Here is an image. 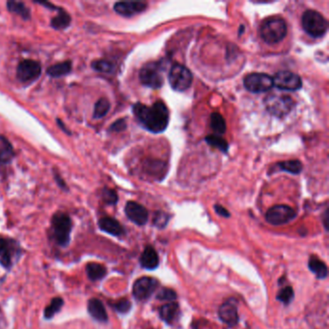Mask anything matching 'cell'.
Returning a JSON list of instances; mask_svg holds the SVG:
<instances>
[{"instance_id": "6da1fadb", "label": "cell", "mask_w": 329, "mask_h": 329, "mask_svg": "<svg viewBox=\"0 0 329 329\" xmlns=\"http://www.w3.org/2000/svg\"><path fill=\"white\" fill-rule=\"evenodd\" d=\"M137 121L147 130L159 134L166 129L169 123V110L161 101H157L152 107L137 103L133 107Z\"/></svg>"}, {"instance_id": "7a4b0ae2", "label": "cell", "mask_w": 329, "mask_h": 329, "mask_svg": "<svg viewBox=\"0 0 329 329\" xmlns=\"http://www.w3.org/2000/svg\"><path fill=\"white\" fill-rule=\"evenodd\" d=\"M288 27L286 21L280 17H271L264 20L260 27V35L269 45H275L287 35Z\"/></svg>"}, {"instance_id": "3957f363", "label": "cell", "mask_w": 329, "mask_h": 329, "mask_svg": "<svg viewBox=\"0 0 329 329\" xmlns=\"http://www.w3.org/2000/svg\"><path fill=\"white\" fill-rule=\"evenodd\" d=\"M302 27L311 37L320 38L326 33L328 24L319 12L307 10L302 16Z\"/></svg>"}, {"instance_id": "277c9868", "label": "cell", "mask_w": 329, "mask_h": 329, "mask_svg": "<svg viewBox=\"0 0 329 329\" xmlns=\"http://www.w3.org/2000/svg\"><path fill=\"white\" fill-rule=\"evenodd\" d=\"M139 79L146 87L158 89L164 83L163 68L159 62L145 64L139 72Z\"/></svg>"}, {"instance_id": "5b68a950", "label": "cell", "mask_w": 329, "mask_h": 329, "mask_svg": "<svg viewBox=\"0 0 329 329\" xmlns=\"http://www.w3.org/2000/svg\"><path fill=\"white\" fill-rule=\"evenodd\" d=\"M53 238L60 245H67L72 231V219L67 213H55L51 220Z\"/></svg>"}, {"instance_id": "8992f818", "label": "cell", "mask_w": 329, "mask_h": 329, "mask_svg": "<svg viewBox=\"0 0 329 329\" xmlns=\"http://www.w3.org/2000/svg\"><path fill=\"white\" fill-rule=\"evenodd\" d=\"M168 80L172 89L177 92H184L191 86L193 77L191 72L184 65L175 64L169 72Z\"/></svg>"}, {"instance_id": "52a82bcc", "label": "cell", "mask_w": 329, "mask_h": 329, "mask_svg": "<svg viewBox=\"0 0 329 329\" xmlns=\"http://www.w3.org/2000/svg\"><path fill=\"white\" fill-rule=\"evenodd\" d=\"M267 110L274 116L284 117L289 114L294 107V102L286 95H271L265 100Z\"/></svg>"}, {"instance_id": "ba28073f", "label": "cell", "mask_w": 329, "mask_h": 329, "mask_svg": "<svg viewBox=\"0 0 329 329\" xmlns=\"http://www.w3.org/2000/svg\"><path fill=\"white\" fill-rule=\"evenodd\" d=\"M243 84L246 90L251 93H265L273 87V79L267 74L252 73L244 78Z\"/></svg>"}, {"instance_id": "9c48e42d", "label": "cell", "mask_w": 329, "mask_h": 329, "mask_svg": "<svg viewBox=\"0 0 329 329\" xmlns=\"http://www.w3.org/2000/svg\"><path fill=\"white\" fill-rule=\"evenodd\" d=\"M297 217L295 211L287 205H276L271 208L266 214L267 221L274 225L279 226L290 222Z\"/></svg>"}, {"instance_id": "30bf717a", "label": "cell", "mask_w": 329, "mask_h": 329, "mask_svg": "<svg viewBox=\"0 0 329 329\" xmlns=\"http://www.w3.org/2000/svg\"><path fill=\"white\" fill-rule=\"evenodd\" d=\"M41 74L42 66L38 61L26 59L22 60L18 65L17 78L22 83H27L38 79Z\"/></svg>"}, {"instance_id": "8fae6325", "label": "cell", "mask_w": 329, "mask_h": 329, "mask_svg": "<svg viewBox=\"0 0 329 329\" xmlns=\"http://www.w3.org/2000/svg\"><path fill=\"white\" fill-rule=\"evenodd\" d=\"M273 86L284 91H297L302 86V80L299 75L290 71H280L275 74Z\"/></svg>"}, {"instance_id": "7c38bea8", "label": "cell", "mask_w": 329, "mask_h": 329, "mask_svg": "<svg viewBox=\"0 0 329 329\" xmlns=\"http://www.w3.org/2000/svg\"><path fill=\"white\" fill-rule=\"evenodd\" d=\"M158 287V282L152 277H141L135 282L133 294L136 300L143 301L148 300Z\"/></svg>"}, {"instance_id": "4fadbf2b", "label": "cell", "mask_w": 329, "mask_h": 329, "mask_svg": "<svg viewBox=\"0 0 329 329\" xmlns=\"http://www.w3.org/2000/svg\"><path fill=\"white\" fill-rule=\"evenodd\" d=\"M125 213L127 218L138 226L145 225L149 218V213L145 207L134 201L126 203Z\"/></svg>"}, {"instance_id": "5bb4252c", "label": "cell", "mask_w": 329, "mask_h": 329, "mask_svg": "<svg viewBox=\"0 0 329 329\" xmlns=\"http://www.w3.org/2000/svg\"><path fill=\"white\" fill-rule=\"evenodd\" d=\"M218 316L224 323L229 326H235L239 322L237 301L231 299L224 302L218 310Z\"/></svg>"}, {"instance_id": "9a60e30c", "label": "cell", "mask_w": 329, "mask_h": 329, "mask_svg": "<svg viewBox=\"0 0 329 329\" xmlns=\"http://www.w3.org/2000/svg\"><path fill=\"white\" fill-rule=\"evenodd\" d=\"M147 4L142 1H122L117 2L114 5V10L117 14L123 17H133L146 10Z\"/></svg>"}, {"instance_id": "2e32d148", "label": "cell", "mask_w": 329, "mask_h": 329, "mask_svg": "<svg viewBox=\"0 0 329 329\" xmlns=\"http://www.w3.org/2000/svg\"><path fill=\"white\" fill-rule=\"evenodd\" d=\"M181 315L180 306L178 303L171 302L167 303L159 309V316L162 320H164L167 324H173L175 323Z\"/></svg>"}, {"instance_id": "e0dca14e", "label": "cell", "mask_w": 329, "mask_h": 329, "mask_svg": "<svg viewBox=\"0 0 329 329\" xmlns=\"http://www.w3.org/2000/svg\"><path fill=\"white\" fill-rule=\"evenodd\" d=\"M88 312L92 318L101 321L107 322L108 320L107 310L105 308L103 302L97 299H92L88 301Z\"/></svg>"}, {"instance_id": "ac0fdd59", "label": "cell", "mask_w": 329, "mask_h": 329, "mask_svg": "<svg viewBox=\"0 0 329 329\" xmlns=\"http://www.w3.org/2000/svg\"><path fill=\"white\" fill-rule=\"evenodd\" d=\"M98 227L104 232L110 234L115 237L122 236L124 234V229H123L122 225L118 222L116 219H114L112 217L107 216V217L101 218L98 221Z\"/></svg>"}, {"instance_id": "d6986e66", "label": "cell", "mask_w": 329, "mask_h": 329, "mask_svg": "<svg viewBox=\"0 0 329 329\" xmlns=\"http://www.w3.org/2000/svg\"><path fill=\"white\" fill-rule=\"evenodd\" d=\"M158 256L157 253L152 246H147L144 251L142 252L140 256V264L142 268L146 270L152 271L155 270L158 266Z\"/></svg>"}, {"instance_id": "ffe728a7", "label": "cell", "mask_w": 329, "mask_h": 329, "mask_svg": "<svg viewBox=\"0 0 329 329\" xmlns=\"http://www.w3.org/2000/svg\"><path fill=\"white\" fill-rule=\"evenodd\" d=\"M308 267L310 271H312L319 279H324L328 275V269L326 265L323 261H320L317 256L310 257Z\"/></svg>"}, {"instance_id": "44dd1931", "label": "cell", "mask_w": 329, "mask_h": 329, "mask_svg": "<svg viewBox=\"0 0 329 329\" xmlns=\"http://www.w3.org/2000/svg\"><path fill=\"white\" fill-rule=\"evenodd\" d=\"M72 68H73L72 61H65L50 66L47 70V74L51 78H62L69 75L72 72Z\"/></svg>"}, {"instance_id": "7402d4cb", "label": "cell", "mask_w": 329, "mask_h": 329, "mask_svg": "<svg viewBox=\"0 0 329 329\" xmlns=\"http://www.w3.org/2000/svg\"><path fill=\"white\" fill-rule=\"evenodd\" d=\"M12 251L10 242L5 239H0V265L5 269H10L12 266Z\"/></svg>"}, {"instance_id": "603a6c76", "label": "cell", "mask_w": 329, "mask_h": 329, "mask_svg": "<svg viewBox=\"0 0 329 329\" xmlns=\"http://www.w3.org/2000/svg\"><path fill=\"white\" fill-rule=\"evenodd\" d=\"M15 156V153L10 142L3 136H0V164L10 163Z\"/></svg>"}, {"instance_id": "cb8c5ba5", "label": "cell", "mask_w": 329, "mask_h": 329, "mask_svg": "<svg viewBox=\"0 0 329 329\" xmlns=\"http://www.w3.org/2000/svg\"><path fill=\"white\" fill-rule=\"evenodd\" d=\"M57 12H58L57 16L54 17L51 20V21H50V25L54 29H66L67 27L70 26V24H71L72 18H71V16L63 8H59V10Z\"/></svg>"}, {"instance_id": "d4e9b609", "label": "cell", "mask_w": 329, "mask_h": 329, "mask_svg": "<svg viewBox=\"0 0 329 329\" xmlns=\"http://www.w3.org/2000/svg\"><path fill=\"white\" fill-rule=\"evenodd\" d=\"M86 272L90 280H101L107 275V269L101 264L90 262L86 266Z\"/></svg>"}, {"instance_id": "484cf974", "label": "cell", "mask_w": 329, "mask_h": 329, "mask_svg": "<svg viewBox=\"0 0 329 329\" xmlns=\"http://www.w3.org/2000/svg\"><path fill=\"white\" fill-rule=\"evenodd\" d=\"M7 8L11 13L17 14L20 16L24 20H29L31 17V12L29 8L22 2L19 1H8L7 2Z\"/></svg>"}, {"instance_id": "4316f807", "label": "cell", "mask_w": 329, "mask_h": 329, "mask_svg": "<svg viewBox=\"0 0 329 329\" xmlns=\"http://www.w3.org/2000/svg\"><path fill=\"white\" fill-rule=\"evenodd\" d=\"M211 126L217 136L224 135L226 131V122L219 113H213L211 116Z\"/></svg>"}, {"instance_id": "83f0119b", "label": "cell", "mask_w": 329, "mask_h": 329, "mask_svg": "<svg viewBox=\"0 0 329 329\" xmlns=\"http://www.w3.org/2000/svg\"><path fill=\"white\" fill-rule=\"evenodd\" d=\"M91 67L93 70L104 73V74H111L114 72L115 66L112 62L106 60V59H101V60H95L92 62Z\"/></svg>"}, {"instance_id": "f1b7e54d", "label": "cell", "mask_w": 329, "mask_h": 329, "mask_svg": "<svg viewBox=\"0 0 329 329\" xmlns=\"http://www.w3.org/2000/svg\"><path fill=\"white\" fill-rule=\"evenodd\" d=\"M110 109V103L107 98H100L94 107L93 116L95 119H101L106 116Z\"/></svg>"}, {"instance_id": "f546056e", "label": "cell", "mask_w": 329, "mask_h": 329, "mask_svg": "<svg viewBox=\"0 0 329 329\" xmlns=\"http://www.w3.org/2000/svg\"><path fill=\"white\" fill-rule=\"evenodd\" d=\"M206 142L210 146H212L215 149H218L219 151H221L223 153H227L228 149H229V145L227 143L226 140H224L220 136H209L205 138Z\"/></svg>"}, {"instance_id": "4dcf8cb0", "label": "cell", "mask_w": 329, "mask_h": 329, "mask_svg": "<svg viewBox=\"0 0 329 329\" xmlns=\"http://www.w3.org/2000/svg\"><path fill=\"white\" fill-rule=\"evenodd\" d=\"M282 171L289 172L290 174H300L302 170V163L300 160H288V161H282L278 163Z\"/></svg>"}, {"instance_id": "1f68e13d", "label": "cell", "mask_w": 329, "mask_h": 329, "mask_svg": "<svg viewBox=\"0 0 329 329\" xmlns=\"http://www.w3.org/2000/svg\"><path fill=\"white\" fill-rule=\"evenodd\" d=\"M64 304V301L61 298H54L51 300L49 306L45 309V318L46 319H51L57 312L60 311Z\"/></svg>"}, {"instance_id": "d6a6232c", "label": "cell", "mask_w": 329, "mask_h": 329, "mask_svg": "<svg viewBox=\"0 0 329 329\" xmlns=\"http://www.w3.org/2000/svg\"><path fill=\"white\" fill-rule=\"evenodd\" d=\"M293 297H294V292H293L292 288L290 286H287L279 290V292L277 293L276 300L284 303L285 305H289L293 300Z\"/></svg>"}, {"instance_id": "836d02e7", "label": "cell", "mask_w": 329, "mask_h": 329, "mask_svg": "<svg viewBox=\"0 0 329 329\" xmlns=\"http://www.w3.org/2000/svg\"><path fill=\"white\" fill-rule=\"evenodd\" d=\"M103 200L108 205H115L118 202V195L116 191L111 188H104L103 190Z\"/></svg>"}, {"instance_id": "e575fe53", "label": "cell", "mask_w": 329, "mask_h": 329, "mask_svg": "<svg viewBox=\"0 0 329 329\" xmlns=\"http://www.w3.org/2000/svg\"><path fill=\"white\" fill-rule=\"evenodd\" d=\"M169 221V215L163 212H156L154 217V225L159 229L164 228Z\"/></svg>"}, {"instance_id": "d590c367", "label": "cell", "mask_w": 329, "mask_h": 329, "mask_svg": "<svg viewBox=\"0 0 329 329\" xmlns=\"http://www.w3.org/2000/svg\"><path fill=\"white\" fill-rule=\"evenodd\" d=\"M112 306L114 307V309L116 310L117 312H119L121 314H126L131 308V303L129 300H126V299H122V300H118Z\"/></svg>"}, {"instance_id": "8d00e7d4", "label": "cell", "mask_w": 329, "mask_h": 329, "mask_svg": "<svg viewBox=\"0 0 329 329\" xmlns=\"http://www.w3.org/2000/svg\"><path fill=\"white\" fill-rule=\"evenodd\" d=\"M156 299L159 300H167V301H174L177 299V293L171 289H162L159 290L156 294Z\"/></svg>"}, {"instance_id": "74e56055", "label": "cell", "mask_w": 329, "mask_h": 329, "mask_svg": "<svg viewBox=\"0 0 329 329\" xmlns=\"http://www.w3.org/2000/svg\"><path fill=\"white\" fill-rule=\"evenodd\" d=\"M126 128V119H119L115 121L110 127L108 128L109 131H114V133H120L123 131Z\"/></svg>"}, {"instance_id": "f35d334b", "label": "cell", "mask_w": 329, "mask_h": 329, "mask_svg": "<svg viewBox=\"0 0 329 329\" xmlns=\"http://www.w3.org/2000/svg\"><path fill=\"white\" fill-rule=\"evenodd\" d=\"M214 211H215V213L219 214V215H221L223 217H226V218L230 217V213L224 207L220 206V205H215L214 206Z\"/></svg>"}, {"instance_id": "ab89813d", "label": "cell", "mask_w": 329, "mask_h": 329, "mask_svg": "<svg viewBox=\"0 0 329 329\" xmlns=\"http://www.w3.org/2000/svg\"><path fill=\"white\" fill-rule=\"evenodd\" d=\"M53 173H54V180H55V182L57 183L59 186H60L62 189L67 190V184H66V183L64 182V180L61 178V176L59 175L58 172L54 169V170H53Z\"/></svg>"}, {"instance_id": "60d3db41", "label": "cell", "mask_w": 329, "mask_h": 329, "mask_svg": "<svg viewBox=\"0 0 329 329\" xmlns=\"http://www.w3.org/2000/svg\"><path fill=\"white\" fill-rule=\"evenodd\" d=\"M35 3H38L40 5H43V6L47 7V8H49L50 10L58 11L59 8H60V7H56L55 5H53V4L49 3V2H40V1H35Z\"/></svg>"}, {"instance_id": "b9f144b4", "label": "cell", "mask_w": 329, "mask_h": 329, "mask_svg": "<svg viewBox=\"0 0 329 329\" xmlns=\"http://www.w3.org/2000/svg\"><path fill=\"white\" fill-rule=\"evenodd\" d=\"M56 122H57V125H58L59 127L65 133V134H67L68 136H71L72 135V133L69 130L68 128L66 127V126L64 125V123L60 120V119H56Z\"/></svg>"}, {"instance_id": "7bdbcfd3", "label": "cell", "mask_w": 329, "mask_h": 329, "mask_svg": "<svg viewBox=\"0 0 329 329\" xmlns=\"http://www.w3.org/2000/svg\"><path fill=\"white\" fill-rule=\"evenodd\" d=\"M327 221H328V211H326L325 213H324V226H325V229H326V230L328 229Z\"/></svg>"}]
</instances>
